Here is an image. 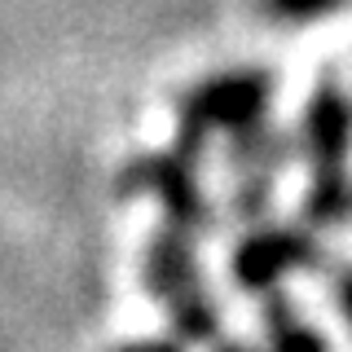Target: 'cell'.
Instances as JSON below:
<instances>
[{
    "label": "cell",
    "mask_w": 352,
    "mask_h": 352,
    "mask_svg": "<svg viewBox=\"0 0 352 352\" xmlns=\"http://www.w3.org/2000/svg\"><path fill=\"white\" fill-rule=\"evenodd\" d=\"M335 304H339V317H344L348 330H352V273H339L335 278Z\"/></svg>",
    "instance_id": "ba28073f"
},
{
    "label": "cell",
    "mask_w": 352,
    "mask_h": 352,
    "mask_svg": "<svg viewBox=\"0 0 352 352\" xmlns=\"http://www.w3.org/2000/svg\"><path fill=\"white\" fill-rule=\"evenodd\" d=\"M264 335H269L273 352H326V339L282 300H273L264 313Z\"/></svg>",
    "instance_id": "5b68a950"
},
{
    "label": "cell",
    "mask_w": 352,
    "mask_h": 352,
    "mask_svg": "<svg viewBox=\"0 0 352 352\" xmlns=\"http://www.w3.org/2000/svg\"><path fill=\"white\" fill-rule=\"evenodd\" d=\"M128 190H146L163 203L172 229L181 234H194L203 229V194H198V181H194V154L176 146L172 154H154V159H141L128 168Z\"/></svg>",
    "instance_id": "3957f363"
},
{
    "label": "cell",
    "mask_w": 352,
    "mask_h": 352,
    "mask_svg": "<svg viewBox=\"0 0 352 352\" xmlns=\"http://www.w3.org/2000/svg\"><path fill=\"white\" fill-rule=\"evenodd\" d=\"M313 260V247H308L304 238H295V234H264V238H251V242H242L238 247V256H234V278L242 291H260V286H269V282H278L286 278L291 269H300V264Z\"/></svg>",
    "instance_id": "277c9868"
},
{
    "label": "cell",
    "mask_w": 352,
    "mask_h": 352,
    "mask_svg": "<svg viewBox=\"0 0 352 352\" xmlns=\"http://www.w3.org/2000/svg\"><path fill=\"white\" fill-rule=\"evenodd\" d=\"M146 291L172 313V326L181 339H212L216 335V304L207 300L203 282L194 269V251H190V234L168 229L146 247Z\"/></svg>",
    "instance_id": "6da1fadb"
},
{
    "label": "cell",
    "mask_w": 352,
    "mask_h": 352,
    "mask_svg": "<svg viewBox=\"0 0 352 352\" xmlns=\"http://www.w3.org/2000/svg\"><path fill=\"white\" fill-rule=\"evenodd\" d=\"M115 352H185L181 339H137V344H119Z\"/></svg>",
    "instance_id": "52a82bcc"
},
{
    "label": "cell",
    "mask_w": 352,
    "mask_h": 352,
    "mask_svg": "<svg viewBox=\"0 0 352 352\" xmlns=\"http://www.w3.org/2000/svg\"><path fill=\"white\" fill-rule=\"evenodd\" d=\"M344 0H264L273 18H286V22H308V18H326L330 9H339Z\"/></svg>",
    "instance_id": "8992f818"
},
{
    "label": "cell",
    "mask_w": 352,
    "mask_h": 352,
    "mask_svg": "<svg viewBox=\"0 0 352 352\" xmlns=\"http://www.w3.org/2000/svg\"><path fill=\"white\" fill-rule=\"evenodd\" d=\"M216 352H247V348H238V344H225V348H216Z\"/></svg>",
    "instance_id": "9c48e42d"
},
{
    "label": "cell",
    "mask_w": 352,
    "mask_h": 352,
    "mask_svg": "<svg viewBox=\"0 0 352 352\" xmlns=\"http://www.w3.org/2000/svg\"><path fill=\"white\" fill-rule=\"evenodd\" d=\"M264 102H269V84L260 75H225V80L194 88L181 106V141L176 146L198 154L212 128H229V132L251 128L264 115Z\"/></svg>",
    "instance_id": "7a4b0ae2"
}]
</instances>
